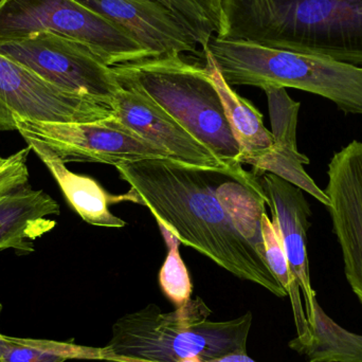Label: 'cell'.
I'll return each mask as SVG.
<instances>
[{
    "mask_svg": "<svg viewBox=\"0 0 362 362\" xmlns=\"http://www.w3.org/2000/svg\"><path fill=\"white\" fill-rule=\"evenodd\" d=\"M116 169L121 180L131 185L138 204L148 208L159 226L183 245L238 279L259 285L276 297H287L219 196L221 170L200 169L172 158L142 159Z\"/></svg>",
    "mask_w": 362,
    "mask_h": 362,
    "instance_id": "obj_1",
    "label": "cell"
},
{
    "mask_svg": "<svg viewBox=\"0 0 362 362\" xmlns=\"http://www.w3.org/2000/svg\"><path fill=\"white\" fill-rule=\"evenodd\" d=\"M216 37L362 66V0H221Z\"/></svg>",
    "mask_w": 362,
    "mask_h": 362,
    "instance_id": "obj_2",
    "label": "cell"
},
{
    "mask_svg": "<svg viewBox=\"0 0 362 362\" xmlns=\"http://www.w3.org/2000/svg\"><path fill=\"white\" fill-rule=\"evenodd\" d=\"M211 310L200 298L163 313L156 304L129 313L112 325L103 346L108 362L202 361L248 354L252 314L233 320L211 321Z\"/></svg>",
    "mask_w": 362,
    "mask_h": 362,
    "instance_id": "obj_3",
    "label": "cell"
},
{
    "mask_svg": "<svg viewBox=\"0 0 362 362\" xmlns=\"http://www.w3.org/2000/svg\"><path fill=\"white\" fill-rule=\"evenodd\" d=\"M204 52L230 86L300 89L362 115V66L216 36Z\"/></svg>",
    "mask_w": 362,
    "mask_h": 362,
    "instance_id": "obj_4",
    "label": "cell"
},
{
    "mask_svg": "<svg viewBox=\"0 0 362 362\" xmlns=\"http://www.w3.org/2000/svg\"><path fill=\"white\" fill-rule=\"evenodd\" d=\"M112 69L121 86L135 89L158 104L219 160L227 165L240 163V144L204 67L185 61L181 55H169Z\"/></svg>",
    "mask_w": 362,
    "mask_h": 362,
    "instance_id": "obj_5",
    "label": "cell"
},
{
    "mask_svg": "<svg viewBox=\"0 0 362 362\" xmlns=\"http://www.w3.org/2000/svg\"><path fill=\"white\" fill-rule=\"evenodd\" d=\"M40 32L85 45L110 67L152 57L124 30L76 0H2L0 44Z\"/></svg>",
    "mask_w": 362,
    "mask_h": 362,
    "instance_id": "obj_6",
    "label": "cell"
},
{
    "mask_svg": "<svg viewBox=\"0 0 362 362\" xmlns=\"http://www.w3.org/2000/svg\"><path fill=\"white\" fill-rule=\"evenodd\" d=\"M0 54L64 90L106 103L122 88L112 67L85 45L59 34L40 32L0 44Z\"/></svg>",
    "mask_w": 362,
    "mask_h": 362,
    "instance_id": "obj_7",
    "label": "cell"
},
{
    "mask_svg": "<svg viewBox=\"0 0 362 362\" xmlns=\"http://www.w3.org/2000/svg\"><path fill=\"white\" fill-rule=\"evenodd\" d=\"M16 131L25 140L48 146L64 163H90L117 165L148 158H171L169 153L146 141L117 120L86 123H53L15 117Z\"/></svg>",
    "mask_w": 362,
    "mask_h": 362,
    "instance_id": "obj_8",
    "label": "cell"
},
{
    "mask_svg": "<svg viewBox=\"0 0 362 362\" xmlns=\"http://www.w3.org/2000/svg\"><path fill=\"white\" fill-rule=\"evenodd\" d=\"M15 117L40 122L86 123L114 117L112 104L64 90L0 54V132L16 131Z\"/></svg>",
    "mask_w": 362,
    "mask_h": 362,
    "instance_id": "obj_9",
    "label": "cell"
},
{
    "mask_svg": "<svg viewBox=\"0 0 362 362\" xmlns=\"http://www.w3.org/2000/svg\"><path fill=\"white\" fill-rule=\"evenodd\" d=\"M325 194L344 257V272L362 304V142H351L329 165Z\"/></svg>",
    "mask_w": 362,
    "mask_h": 362,
    "instance_id": "obj_10",
    "label": "cell"
},
{
    "mask_svg": "<svg viewBox=\"0 0 362 362\" xmlns=\"http://www.w3.org/2000/svg\"><path fill=\"white\" fill-rule=\"evenodd\" d=\"M112 107L117 120L169 153L174 160L204 170L231 167L219 160L158 104L135 89L122 87L115 95Z\"/></svg>",
    "mask_w": 362,
    "mask_h": 362,
    "instance_id": "obj_11",
    "label": "cell"
},
{
    "mask_svg": "<svg viewBox=\"0 0 362 362\" xmlns=\"http://www.w3.org/2000/svg\"><path fill=\"white\" fill-rule=\"evenodd\" d=\"M124 30L152 57L204 55L187 28L157 0H76Z\"/></svg>",
    "mask_w": 362,
    "mask_h": 362,
    "instance_id": "obj_12",
    "label": "cell"
},
{
    "mask_svg": "<svg viewBox=\"0 0 362 362\" xmlns=\"http://www.w3.org/2000/svg\"><path fill=\"white\" fill-rule=\"evenodd\" d=\"M259 181L272 213V223L280 234L289 267L299 283L305 301V314L310 321L314 312L316 293L312 287L308 255V221L312 211L303 191L293 183L272 173Z\"/></svg>",
    "mask_w": 362,
    "mask_h": 362,
    "instance_id": "obj_13",
    "label": "cell"
},
{
    "mask_svg": "<svg viewBox=\"0 0 362 362\" xmlns=\"http://www.w3.org/2000/svg\"><path fill=\"white\" fill-rule=\"evenodd\" d=\"M268 99L272 120L274 146L249 165L257 176L272 173L293 183L312 196L319 193V187L308 175L303 165L310 159L297 148V124L300 103L293 101L286 88L268 87L264 89Z\"/></svg>",
    "mask_w": 362,
    "mask_h": 362,
    "instance_id": "obj_14",
    "label": "cell"
},
{
    "mask_svg": "<svg viewBox=\"0 0 362 362\" xmlns=\"http://www.w3.org/2000/svg\"><path fill=\"white\" fill-rule=\"evenodd\" d=\"M61 212L59 204L42 189L21 185L0 195V250L17 255L35 250L34 242L57 226L49 218Z\"/></svg>",
    "mask_w": 362,
    "mask_h": 362,
    "instance_id": "obj_15",
    "label": "cell"
},
{
    "mask_svg": "<svg viewBox=\"0 0 362 362\" xmlns=\"http://www.w3.org/2000/svg\"><path fill=\"white\" fill-rule=\"evenodd\" d=\"M25 141L32 152L35 153L36 156L46 165L61 187L66 199L82 217L83 221L89 225L99 227L122 228L127 225L123 219L115 216L108 206L121 202L138 204L137 198L132 189L123 195H112L93 178L69 171L66 163L48 146L35 140Z\"/></svg>",
    "mask_w": 362,
    "mask_h": 362,
    "instance_id": "obj_16",
    "label": "cell"
},
{
    "mask_svg": "<svg viewBox=\"0 0 362 362\" xmlns=\"http://www.w3.org/2000/svg\"><path fill=\"white\" fill-rule=\"evenodd\" d=\"M204 57L206 59L204 69L221 97L228 122L240 144L238 163L249 165L253 159L261 156L274 146L272 132L264 127L261 112L248 100L238 95L232 86L226 82L211 55L206 52Z\"/></svg>",
    "mask_w": 362,
    "mask_h": 362,
    "instance_id": "obj_17",
    "label": "cell"
},
{
    "mask_svg": "<svg viewBox=\"0 0 362 362\" xmlns=\"http://www.w3.org/2000/svg\"><path fill=\"white\" fill-rule=\"evenodd\" d=\"M312 339L302 344L291 340L289 348L310 362H362V335L351 333L329 318L318 301L310 321Z\"/></svg>",
    "mask_w": 362,
    "mask_h": 362,
    "instance_id": "obj_18",
    "label": "cell"
},
{
    "mask_svg": "<svg viewBox=\"0 0 362 362\" xmlns=\"http://www.w3.org/2000/svg\"><path fill=\"white\" fill-rule=\"evenodd\" d=\"M105 361L103 348L78 346L74 342L8 337L4 335L0 362Z\"/></svg>",
    "mask_w": 362,
    "mask_h": 362,
    "instance_id": "obj_19",
    "label": "cell"
},
{
    "mask_svg": "<svg viewBox=\"0 0 362 362\" xmlns=\"http://www.w3.org/2000/svg\"><path fill=\"white\" fill-rule=\"evenodd\" d=\"M176 15L202 52L223 27L221 0H157Z\"/></svg>",
    "mask_w": 362,
    "mask_h": 362,
    "instance_id": "obj_20",
    "label": "cell"
},
{
    "mask_svg": "<svg viewBox=\"0 0 362 362\" xmlns=\"http://www.w3.org/2000/svg\"><path fill=\"white\" fill-rule=\"evenodd\" d=\"M159 227L169 247L167 259L159 272V284L165 297L175 304L176 308H180L191 299L193 291L191 278L180 257V240L165 227Z\"/></svg>",
    "mask_w": 362,
    "mask_h": 362,
    "instance_id": "obj_21",
    "label": "cell"
},
{
    "mask_svg": "<svg viewBox=\"0 0 362 362\" xmlns=\"http://www.w3.org/2000/svg\"><path fill=\"white\" fill-rule=\"evenodd\" d=\"M29 146L8 157L0 156V195L29 183Z\"/></svg>",
    "mask_w": 362,
    "mask_h": 362,
    "instance_id": "obj_22",
    "label": "cell"
},
{
    "mask_svg": "<svg viewBox=\"0 0 362 362\" xmlns=\"http://www.w3.org/2000/svg\"><path fill=\"white\" fill-rule=\"evenodd\" d=\"M202 362H257L253 361L248 356V354H233L228 356L221 357V358L211 359V361Z\"/></svg>",
    "mask_w": 362,
    "mask_h": 362,
    "instance_id": "obj_23",
    "label": "cell"
},
{
    "mask_svg": "<svg viewBox=\"0 0 362 362\" xmlns=\"http://www.w3.org/2000/svg\"><path fill=\"white\" fill-rule=\"evenodd\" d=\"M1 312H2V304L0 303V315H1ZM2 344H4V335H2L1 333H0V353H1Z\"/></svg>",
    "mask_w": 362,
    "mask_h": 362,
    "instance_id": "obj_24",
    "label": "cell"
},
{
    "mask_svg": "<svg viewBox=\"0 0 362 362\" xmlns=\"http://www.w3.org/2000/svg\"><path fill=\"white\" fill-rule=\"evenodd\" d=\"M1 2H2V0H0V4H1Z\"/></svg>",
    "mask_w": 362,
    "mask_h": 362,
    "instance_id": "obj_25",
    "label": "cell"
}]
</instances>
